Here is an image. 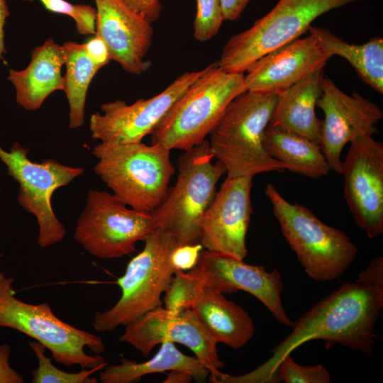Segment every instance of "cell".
Returning <instances> with one entry per match:
<instances>
[{
  "mask_svg": "<svg viewBox=\"0 0 383 383\" xmlns=\"http://www.w3.org/2000/svg\"><path fill=\"white\" fill-rule=\"evenodd\" d=\"M263 145L270 157L292 172L317 179L331 170L319 145L270 123L264 132Z\"/></svg>",
  "mask_w": 383,
  "mask_h": 383,
  "instance_id": "cell-23",
  "label": "cell"
},
{
  "mask_svg": "<svg viewBox=\"0 0 383 383\" xmlns=\"http://www.w3.org/2000/svg\"><path fill=\"white\" fill-rule=\"evenodd\" d=\"M29 345L35 355L38 365L32 372V383H96L95 377L90 375L94 369L82 368L79 372H67L55 367L51 359L45 355L46 348L35 340Z\"/></svg>",
  "mask_w": 383,
  "mask_h": 383,
  "instance_id": "cell-28",
  "label": "cell"
},
{
  "mask_svg": "<svg viewBox=\"0 0 383 383\" xmlns=\"http://www.w3.org/2000/svg\"><path fill=\"white\" fill-rule=\"evenodd\" d=\"M206 287V277L197 265L188 272L176 270L165 292L164 308L172 315L192 309Z\"/></svg>",
  "mask_w": 383,
  "mask_h": 383,
  "instance_id": "cell-27",
  "label": "cell"
},
{
  "mask_svg": "<svg viewBox=\"0 0 383 383\" xmlns=\"http://www.w3.org/2000/svg\"><path fill=\"white\" fill-rule=\"evenodd\" d=\"M39 1L48 10L72 17L79 34L95 35L97 18L96 8L87 4H73L66 0Z\"/></svg>",
  "mask_w": 383,
  "mask_h": 383,
  "instance_id": "cell-30",
  "label": "cell"
},
{
  "mask_svg": "<svg viewBox=\"0 0 383 383\" xmlns=\"http://www.w3.org/2000/svg\"><path fill=\"white\" fill-rule=\"evenodd\" d=\"M383 308V291L357 282L342 284L294 322L292 333L272 349V356L241 375L223 373L221 383L279 382L281 360L303 343L323 340L372 357L375 325Z\"/></svg>",
  "mask_w": 383,
  "mask_h": 383,
  "instance_id": "cell-1",
  "label": "cell"
},
{
  "mask_svg": "<svg viewBox=\"0 0 383 383\" xmlns=\"http://www.w3.org/2000/svg\"><path fill=\"white\" fill-rule=\"evenodd\" d=\"M191 309L216 343L239 349L254 335L255 328L249 314L210 287L204 288Z\"/></svg>",
  "mask_w": 383,
  "mask_h": 383,
  "instance_id": "cell-22",
  "label": "cell"
},
{
  "mask_svg": "<svg viewBox=\"0 0 383 383\" xmlns=\"http://www.w3.org/2000/svg\"><path fill=\"white\" fill-rule=\"evenodd\" d=\"M28 149L18 142L13 143L9 152L0 147V160L6 165L8 174L18 183L20 206L36 218L39 228L38 245L47 248L61 242L66 235L65 226L52 209V194L57 189L82 174L84 170L63 165L54 159L34 162L28 158Z\"/></svg>",
  "mask_w": 383,
  "mask_h": 383,
  "instance_id": "cell-11",
  "label": "cell"
},
{
  "mask_svg": "<svg viewBox=\"0 0 383 383\" xmlns=\"http://www.w3.org/2000/svg\"><path fill=\"white\" fill-rule=\"evenodd\" d=\"M10 12L6 0H0V59H3L5 53L4 25Z\"/></svg>",
  "mask_w": 383,
  "mask_h": 383,
  "instance_id": "cell-38",
  "label": "cell"
},
{
  "mask_svg": "<svg viewBox=\"0 0 383 383\" xmlns=\"http://www.w3.org/2000/svg\"><path fill=\"white\" fill-rule=\"evenodd\" d=\"M196 1L194 36L196 40L204 43L216 35L224 20L220 0Z\"/></svg>",
  "mask_w": 383,
  "mask_h": 383,
  "instance_id": "cell-29",
  "label": "cell"
},
{
  "mask_svg": "<svg viewBox=\"0 0 383 383\" xmlns=\"http://www.w3.org/2000/svg\"><path fill=\"white\" fill-rule=\"evenodd\" d=\"M94 1L97 12L95 34L106 43L111 60L133 74L145 72L151 65L145 57L152 44V23L123 0Z\"/></svg>",
  "mask_w": 383,
  "mask_h": 383,
  "instance_id": "cell-18",
  "label": "cell"
},
{
  "mask_svg": "<svg viewBox=\"0 0 383 383\" xmlns=\"http://www.w3.org/2000/svg\"><path fill=\"white\" fill-rule=\"evenodd\" d=\"M84 45L88 56L96 66L101 68L110 62L108 47L100 36L95 34V36L89 39Z\"/></svg>",
  "mask_w": 383,
  "mask_h": 383,
  "instance_id": "cell-34",
  "label": "cell"
},
{
  "mask_svg": "<svg viewBox=\"0 0 383 383\" xmlns=\"http://www.w3.org/2000/svg\"><path fill=\"white\" fill-rule=\"evenodd\" d=\"M344 197L356 225L370 238L383 233V143L372 135L351 143L343 161Z\"/></svg>",
  "mask_w": 383,
  "mask_h": 383,
  "instance_id": "cell-13",
  "label": "cell"
},
{
  "mask_svg": "<svg viewBox=\"0 0 383 383\" xmlns=\"http://www.w3.org/2000/svg\"><path fill=\"white\" fill-rule=\"evenodd\" d=\"M322 50L331 57L345 58L359 77L379 94H383V38L372 37L365 44L349 43L325 28L311 26L308 30Z\"/></svg>",
  "mask_w": 383,
  "mask_h": 383,
  "instance_id": "cell-25",
  "label": "cell"
},
{
  "mask_svg": "<svg viewBox=\"0 0 383 383\" xmlns=\"http://www.w3.org/2000/svg\"><path fill=\"white\" fill-rule=\"evenodd\" d=\"M131 9L134 10L152 23L160 17L162 6L160 0H123Z\"/></svg>",
  "mask_w": 383,
  "mask_h": 383,
  "instance_id": "cell-36",
  "label": "cell"
},
{
  "mask_svg": "<svg viewBox=\"0 0 383 383\" xmlns=\"http://www.w3.org/2000/svg\"><path fill=\"white\" fill-rule=\"evenodd\" d=\"M66 73L63 91L69 103V123L71 128L81 127L84 122V108L89 84L101 69L88 56L84 43L70 41L62 45Z\"/></svg>",
  "mask_w": 383,
  "mask_h": 383,
  "instance_id": "cell-26",
  "label": "cell"
},
{
  "mask_svg": "<svg viewBox=\"0 0 383 383\" xmlns=\"http://www.w3.org/2000/svg\"><path fill=\"white\" fill-rule=\"evenodd\" d=\"M321 84L322 92L316 103L324 113L320 146L331 170L341 174L344 146L360 137L377 133L383 112L359 93H345L324 74Z\"/></svg>",
  "mask_w": 383,
  "mask_h": 383,
  "instance_id": "cell-15",
  "label": "cell"
},
{
  "mask_svg": "<svg viewBox=\"0 0 383 383\" xmlns=\"http://www.w3.org/2000/svg\"><path fill=\"white\" fill-rule=\"evenodd\" d=\"M203 72H187L165 90L132 104L116 100L101 106L102 113H93L89 120L91 137L101 143H134L151 134L174 102Z\"/></svg>",
  "mask_w": 383,
  "mask_h": 383,
  "instance_id": "cell-14",
  "label": "cell"
},
{
  "mask_svg": "<svg viewBox=\"0 0 383 383\" xmlns=\"http://www.w3.org/2000/svg\"><path fill=\"white\" fill-rule=\"evenodd\" d=\"M13 279L0 272V327L16 330L48 349L61 365L99 370L106 366L99 355L105 351L102 339L64 322L50 304H32L16 296Z\"/></svg>",
  "mask_w": 383,
  "mask_h": 383,
  "instance_id": "cell-5",
  "label": "cell"
},
{
  "mask_svg": "<svg viewBox=\"0 0 383 383\" xmlns=\"http://www.w3.org/2000/svg\"><path fill=\"white\" fill-rule=\"evenodd\" d=\"M192 376L185 371L182 370H170L167 374L164 383H189L191 382Z\"/></svg>",
  "mask_w": 383,
  "mask_h": 383,
  "instance_id": "cell-39",
  "label": "cell"
},
{
  "mask_svg": "<svg viewBox=\"0 0 383 383\" xmlns=\"http://www.w3.org/2000/svg\"><path fill=\"white\" fill-rule=\"evenodd\" d=\"M363 0H279L248 29L233 35L217 62L228 72L245 73L259 58L308 31L318 16Z\"/></svg>",
  "mask_w": 383,
  "mask_h": 383,
  "instance_id": "cell-9",
  "label": "cell"
},
{
  "mask_svg": "<svg viewBox=\"0 0 383 383\" xmlns=\"http://www.w3.org/2000/svg\"><path fill=\"white\" fill-rule=\"evenodd\" d=\"M209 140L184 150L178 162V176L160 204L150 213L157 228L171 233L178 245L200 243L201 220L216 194V184L226 172L217 161Z\"/></svg>",
  "mask_w": 383,
  "mask_h": 383,
  "instance_id": "cell-8",
  "label": "cell"
},
{
  "mask_svg": "<svg viewBox=\"0 0 383 383\" xmlns=\"http://www.w3.org/2000/svg\"><path fill=\"white\" fill-rule=\"evenodd\" d=\"M244 79V73L226 72L217 63L208 65L150 134L151 144L184 151L202 143L231 101L246 91Z\"/></svg>",
  "mask_w": 383,
  "mask_h": 383,
  "instance_id": "cell-2",
  "label": "cell"
},
{
  "mask_svg": "<svg viewBox=\"0 0 383 383\" xmlns=\"http://www.w3.org/2000/svg\"><path fill=\"white\" fill-rule=\"evenodd\" d=\"M174 370L189 372L196 382H204L209 376V370L196 356L184 355L174 343L164 342L151 359L137 362L122 357L118 365L105 366L99 379L103 383H135L145 375Z\"/></svg>",
  "mask_w": 383,
  "mask_h": 383,
  "instance_id": "cell-24",
  "label": "cell"
},
{
  "mask_svg": "<svg viewBox=\"0 0 383 383\" xmlns=\"http://www.w3.org/2000/svg\"><path fill=\"white\" fill-rule=\"evenodd\" d=\"M251 176L227 177L201 220L200 243L240 260L247 255L246 234L252 207Z\"/></svg>",
  "mask_w": 383,
  "mask_h": 383,
  "instance_id": "cell-16",
  "label": "cell"
},
{
  "mask_svg": "<svg viewBox=\"0 0 383 383\" xmlns=\"http://www.w3.org/2000/svg\"><path fill=\"white\" fill-rule=\"evenodd\" d=\"M64 65L62 45L52 38L36 47L26 69L9 71L8 79L16 89L17 103L26 110L36 111L50 94L63 90L64 77L61 70Z\"/></svg>",
  "mask_w": 383,
  "mask_h": 383,
  "instance_id": "cell-20",
  "label": "cell"
},
{
  "mask_svg": "<svg viewBox=\"0 0 383 383\" xmlns=\"http://www.w3.org/2000/svg\"><path fill=\"white\" fill-rule=\"evenodd\" d=\"M355 282L383 291V257L376 256L368 267L361 271Z\"/></svg>",
  "mask_w": 383,
  "mask_h": 383,
  "instance_id": "cell-33",
  "label": "cell"
},
{
  "mask_svg": "<svg viewBox=\"0 0 383 383\" xmlns=\"http://www.w3.org/2000/svg\"><path fill=\"white\" fill-rule=\"evenodd\" d=\"M265 193L282 235L308 276L321 282L341 276L358 254L348 235L322 222L306 207L287 201L273 184H267Z\"/></svg>",
  "mask_w": 383,
  "mask_h": 383,
  "instance_id": "cell-6",
  "label": "cell"
},
{
  "mask_svg": "<svg viewBox=\"0 0 383 383\" xmlns=\"http://www.w3.org/2000/svg\"><path fill=\"white\" fill-rule=\"evenodd\" d=\"M279 379L286 383H330L328 370L322 365L304 366L296 363L291 355L285 356L278 367Z\"/></svg>",
  "mask_w": 383,
  "mask_h": 383,
  "instance_id": "cell-31",
  "label": "cell"
},
{
  "mask_svg": "<svg viewBox=\"0 0 383 383\" xmlns=\"http://www.w3.org/2000/svg\"><path fill=\"white\" fill-rule=\"evenodd\" d=\"M331 57L311 34L299 38L263 55L247 70L246 91L279 94L324 68Z\"/></svg>",
  "mask_w": 383,
  "mask_h": 383,
  "instance_id": "cell-19",
  "label": "cell"
},
{
  "mask_svg": "<svg viewBox=\"0 0 383 383\" xmlns=\"http://www.w3.org/2000/svg\"><path fill=\"white\" fill-rule=\"evenodd\" d=\"M144 242L143 250L131 259L116 281L121 290L118 301L109 309L95 313L91 324L96 331H113L162 306L161 295L176 271L171 255L177 241L171 233L157 227Z\"/></svg>",
  "mask_w": 383,
  "mask_h": 383,
  "instance_id": "cell-7",
  "label": "cell"
},
{
  "mask_svg": "<svg viewBox=\"0 0 383 383\" xmlns=\"http://www.w3.org/2000/svg\"><path fill=\"white\" fill-rule=\"evenodd\" d=\"M119 340L126 343L147 357L152 348L164 342L182 344L189 348L209 370V379L214 382L224 363L218 355L216 343L191 309L177 315L164 307H157L126 326Z\"/></svg>",
  "mask_w": 383,
  "mask_h": 383,
  "instance_id": "cell-12",
  "label": "cell"
},
{
  "mask_svg": "<svg viewBox=\"0 0 383 383\" xmlns=\"http://www.w3.org/2000/svg\"><path fill=\"white\" fill-rule=\"evenodd\" d=\"M323 68L277 94L270 124L301 135L320 145L322 121L315 113L321 95Z\"/></svg>",
  "mask_w": 383,
  "mask_h": 383,
  "instance_id": "cell-21",
  "label": "cell"
},
{
  "mask_svg": "<svg viewBox=\"0 0 383 383\" xmlns=\"http://www.w3.org/2000/svg\"><path fill=\"white\" fill-rule=\"evenodd\" d=\"M156 228L150 213L128 208L107 192L89 190L73 237L96 257L119 258L135 252L136 243Z\"/></svg>",
  "mask_w": 383,
  "mask_h": 383,
  "instance_id": "cell-10",
  "label": "cell"
},
{
  "mask_svg": "<svg viewBox=\"0 0 383 383\" xmlns=\"http://www.w3.org/2000/svg\"><path fill=\"white\" fill-rule=\"evenodd\" d=\"M277 98V94L245 91L231 101L211 131V151L225 166L227 177H253L286 170L269 156L263 145Z\"/></svg>",
  "mask_w": 383,
  "mask_h": 383,
  "instance_id": "cell-3",
  "label": "cell"
},
{
  "mask_svg": "<svg viewBox=\"0 0 383 383\" xmlns=\"http://www.w3.org/2000/svg\"><path fill=\"white\" fill-rule=\"evenodd\" d=\"M250 0H220L224 21H235L241 13Z\"/></svg>",
  "mask_w": 383,
  "mask_h": 383,
  "instance_id": "cell-37",
  "label": "cell"
},
{
  "mask_svg": "<svg viewBox=\"0 0 383 383\" xmlns=\"http://www.w3.org/2000/svg\"><path fill=\"white\" fill-rule=\"evenodd\" d=\"M202 271L207 287L221 293L239 290L250 293L261 301L281 324L292 328L282 302L284 284L277 269L267 272L265 266L246 264L227 255L201 250L196 265Z\"/></svg>",
  "mask_w": 383,
  "mask_h": 383,
  "instance_id": "cell-17",
  "label": "cell"
},
{
  "mask_svg": "<svg viewBox=\"0 0 383 383\" xmlns=\"http://www.w3.org/2000/svg\"><path fill=\"white\" fill-rule=\"evenodd\" d=\"M202 248L201 243L177 246L171 255V262L174 269L184 271L194 268L197 265Z\"/></svg>",
  "mask_w": 383,
  "mask_h": 383,
  "instance_id": "cell-32",
  "label": "cell"
},
{
  "mask_svg": "<svg viewBox=\"0 0 383 383\" xmlns=\"http://www.w3.org/2000/svg\"><path fill=\"white\" fill-rule=\"evenodd\" d=\"M95 174L128 206L151 213L162 202L174 172L170 150L143 142L101 143L93 148Z\"/></svg>",
  "mask_w": 383,
  "mask_h": 383,
  "instance_id": "cell-4",
  "label": "cell"
},
{
  "mask_svg": "<svg viewBox=\"0 0 383 383\" xmlns=\"http://www.w3.org/2000/svg\"><path fill=\"white\" fill-rule=\"evenodd\" d=\"M11 346L0 345V383H23V377L13 369L9 364Z\"/></svg>",
  "mask_w": 383,
  "mask_h": 383,
  "instance_id": "cell-35",
  "label": "cell"
}]
</instances>
